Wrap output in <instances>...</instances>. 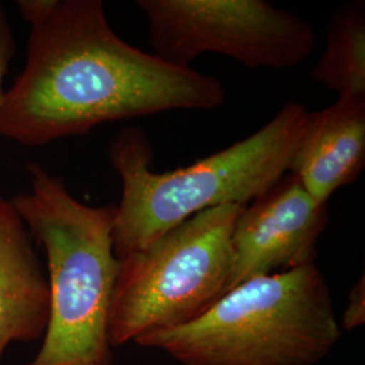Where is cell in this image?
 Masks as SVG:
<instances>
[{"mask_svg": "<svg viewBox=\"0 0 365 365\" xmlns=\"http://www.w3.org/2000/svg\"><path fill=\"white\" fill-rule=\"evenodd\" d=\"M26 64L0 107V135L43 146L96 126L225 102L214 76L173 66L120 38L101 0H19Z\"/></svg>", "mask_w": 365, "mask_h": 365, "instance_id": "1", "label": "cell"}, {"mask_svg": "<svg viewBox=\"0 0 365 365\" xmlns=\"http://www.w3.org/2000/svg\"><path fill=\"white\" fill-rule=\"evenodd\" d=\"M310 111L299 102L283 106L260 130L188 167L158 173L144 131L126 128L108 146L122 182L114 211L118 259L148 248L158 237L199 212L225 205L248 206L289 168Z\"/></svg>", "mask_w": 365, "mask_h": 365, "instance_id": "2", "label": "cell"}, {"mask_svg": "<svg viewBox=\"0 0 365 365\" xmlns=\"http://www.w3.org/2000/svg\"><path fill=\"white\" fill-rule=\"evenodd\" d=\"M30 191L14 206L48 260L49 322L29 365H113L108 319L119 260L114 252L115 206L93 207L60 178L27 164Z\"/></svg>", "mask_w": 365, "mask_h": 365, "instance_id": "3", "label": "cell"}, {"mask_svg": "<svg viewBox=\"0 0 365 365\" xmlns=\"http://www.w3.org/2000/svg\"><path fill=\"white\" fill-rule=\"evenodd\" d=\"M341 337L330 288L313 264L249 279L194 321L134 344L182 365H317Z\"/></svg>", "mask_w": 365, "mask_h": 365, "instance_id": "4", "label": "cell"}, {"mask_svg": "<svg viewBox=\"0 0 365 365\" xmlns=\"http://www.w3.org/2000/svg\"><path fill=\"white\" fill-rule=\"evenodd\" d=\"M244 207L225 205L199 212L144 250L118 259L108 319L113 348L185 325L225 295L232 235Z\"/></svg>", "mask_w": 365, "mask_h": 365, "instance_id": "5", "label": "cell"}, {"mask_svg": "<svg viewBox=\"0 0 365 365\" xmlns=\"http://www.w3.org/2000/svg\"><path fill=\"white\" fill-rule=\"evenodd\" d=\"M153 54L191 66L215 53L249 68L289 69L314 51L312 25L267 0H138Z\"/></svg>", "mask_w": 365, "mask_h": 365, "instance_id": "6", "label": "cell"}, {"mask_svg": "<svg viewBox=\"0 0 365 365\" xmlns=\"http://www.w3.org/2000/svg\"><path fill=\"white\" fill-rule=\"evenodd\" d=\"M329 225L327 203L287 172L240 212L232 235L226 292L249 279L313 265Z\"/></svg>", "mask_w": 365, "mask_h": 365, "instance_id": "7", "label": "cell"}, {"mask_svg": "<svg viewBox=\"0 0 365 365\" xmlns=\"http://www.w3.org/2000/svg\"><path fill=\"white\" fill-rule=\"evenodd\" d=\"M365 167V93L339 96L310 113L288 172L319 203L354 182Z\"/></svg>", "mask_w": 365, "mask_h": 365, "instance_id": "8", "label": "cell"}, {"mask_svg": "<svg viewBox=\"0 0 365 365\" xmlns=\"http://www.w3.org/2000/svg\"><path fill=\"white\" fill-rule=\"evenodd\" d=\"M51 312L48 276L11 199L0 196V359L9 344L45 334Z\"/></svg>", "mask_w": 365, "mask_h": 365, "instance_id": "9", "label": "cell"}, {"mask_svg": "<svg viewBox=\"0 0 365 365\" xmlns=\"http://www.w3.org/2000/svg\"><path fill=\"white\" fill-rule=\"evenodd\" d=\"M314 83L339 96L365 93V3L339 4L330 16L327 43L310 73Z\"/></svg>", "mask_w": 365, "mask_h": 365, "instance_id": "10", "label": "cell"}, {"mask_svg": "<svg viewBox=\"0 0 365 365\" xmlns=\"http://www.w3.org/2000/svg\"><path fill=\"white\" fill-rule=\"evenodd\" d=\"M341 324L345 331H352L365 324L364 274L360 279H357V282L349 289Z\"/></svg>", "mask_w": 365, "mask_h": 365, "instance_id": "11", "label": "cell"}, {"mask_svg": "<svg viewBox=\"0 0 365 365\" xmlns=\"http://www.w3.org/2000/svg\"><path fill=\"white\" fill-rule=\"evenodd\" d=\"M15 51H16V43L14 37L13 27L9 22L3 4H0V107L4 96L3 83L7 75L10 63L13 61Z\"/></svg>", "mask_w": 365, "mask_h": 365, "instance_id": "12", "label": "cell"}]
</instances>
